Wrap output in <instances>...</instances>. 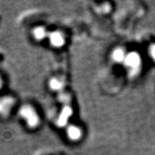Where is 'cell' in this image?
Wrapping results in <instances>:
<instances>
[{
    "instance_id": "cell-1",
    "label": "cell",
    "mask_w": 155,
    "mask_h": 155,
    "mask_svg": "<svg viewBox=\"0 0 155 155\" xmlns=\"http://www.w3.org/2000/svg\"><path fill=\"white\" fill-rule=\"evenodd\" d=\"M21 116L25 119L29 127H35L38 124V117L32 107L24 106L20 111Z\"/></svg>"
},
{
    "instance_id": "cell-2",
    "label": "cell",
    "mask_w": 155,
    "mask_h": 155,
    "mask_svg": "<svg viewBox=\"0 0 155 155\" xmlns=\"http://www.w3.org/2000/svg\"><path fill=\"white\" fill-rule=\"evenodd\" d=\"M125 64L132 69H137L140 64V56L136 52H131L126 55L124 59Z\"/></svg>"
},
{
    "instance_id": "cell-3",
    "label": "cell",
    "mask_w": 155,
    "mask_h": 155,
    "mask_svg": "<svg viewBox=\"0 0 155 155\" xmlns=\"http://www.w3.org/2000/svg\"><path fill=\"white\" fill-rule=\"evenodd\" d=\"M71 109L70 108V107H65L63 108V112L58 120V124L59 126H64L67 124L68 117H70L71 115Z\"/></svg>"
},
{
    "instance_id": "cell-4",
    "label": "cell",
    "mask_w": 155,
    "mask_h": 155,
    "mask_svg": "<svg viewBox=\"0 0 155 155\" xmlns=\"http://www.w3.org/2000/svg\"><path fill=\"white\" fill-rule=\"evenodd\" d=\"M50 41H51L52 45L55 47H61L64 44V40H63V37H62V35L56 32L51 33V37H50Z\"/></svg>"
},
{
    "instance_id": "cell-5",
    "label": "cell",
    "mask_w": 155,
    "mask_h": 155,
    "mask_svg": "<svg viewBox=\"0 0 155 155\" xmlns=\"http://www.w3.org/2000/svg\"><path fill=\"white\" fill-rule=\"evenodd\" d=\"M68 135L71 140H77L81 136V131L75 126H71L68 129Z\"/></svg>"
},
{
    "instance_id": "cell-6",
    "label": "cell",
    "mask_w": 155,
    "mask_h": 155,
    "mask_svg": "<svg viewBox=\"0 0 155 155\" xmlns=\"http://www.w3.org/2000/svg\"><path fill=\"white\" fill-rule=\"evenodd\" d=\"M112 58H113V59H114L115 61L121 62L122 60H124V59H125L124 52V51L120 48L116 49V50L113 51V53H112Z\"/></svg>"
},
{
    "instance_id": "cell-7",
    "label": "cell",
    "mask_w": 155,
    "mask_h": 155,
    "mask_svg": "<svg viewBox=\"0 0 155 155\" xmlns=\"http://www.w3.org/2000/svg\"><path fill=\"white\" fill-rule=\"evenodd\" d=\"M12 104V100L10 98H6L4 100H0V112H2L6 108H10Z\"/></svg>"
},
{
    "instance_id": "cell-8",
    "label": "cell",
    "mask_w": 155,
    "mask_h": 155,
    "mask_svg": "<svg viewBox=\"0 0 155 155\" xmlns=\"http://www.w3.org/2000/svg\"><path fill=\"white\" fill-rule=\"evenodd\" d=\"M45 30L43 28H37L35 29L33 31V34L34 37L37 39V40H41L45 37Z\"/></svg>"
},
{
    "instance_id": "cell-9",
    "label": "cell",
    "mask_w": 155,
    "mask_h": 155,
    "mask_svg": "<svg viewBox=\"0 0 155 155\" xmlns=\"http://www.w3.org/2000/svg\"><path fill=\"white\" fill-rule=\"evenodd\" d=\"M49 86L51 88V90H58L62 87V84L61 82H59V81H58L57 79H55V78H54V79H51V81H50Z\"/></svg>"
},
{
    "instance_id": "cell-10",
    "label": "cell",
    "mask_w": 155,
    "mask_h": 155,
    "mask_svg": "<svg viewBox=\"0 0 155 155\" xmlns=\"http://www.w3.org/2000/svg\"><path fill=\"white\" fill-rule=\"evenodd\" d=\"M150 54L153 60H155V45H152L150 48Z\"/></svg>"
},
{
    "instance_id": "cell-11",
    "label": "cell",
    "mask_w": 155,
    "mask_h": 155,
    "mask_svg": "<svg viewBox=\"0 0 155 155\" xmlns=\"http://www.w3.org/2000/svg\"><path fill=\"white\" fill-rule=\"evenodd\" d=\"M0 86H1V80H0Z\"/></svg>"
}]
</instances>
